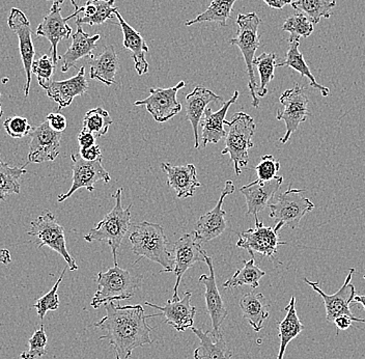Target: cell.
I'll return each mask as SVG.
<instances>
[{"label": "cell", "instance_id": "obj_1", "mask_svg": "<svg viewBox=\"0 0 365 359\" xmlns=\"http://www.w3.org/2000/svg\"><path fill=\"white\" fill-rule=\"evenodd\" d=\"M106 315L93 325L105 331L100 340H108L115 351V359H129L138 347L152 345L154 327L148 324V315L140 304L122 306L114 303L104 305Z\"/></svg>", "mask_w": 365, "mask_h": 359}, {"label": "cell", "instance_id": "obj_2", "mask_svg": "<svg viewBox=\"0 0 365 359\" xmlns=\"http://www.w3.org/2000/svg\"><path fill=\"white\" fill-rule=\"evenodd\" d=\"M132 251L138 256V261L145 258L163 267V271L173 272L175 260L170 241L164 233L163 228L158 223L143 221L135 226V231L130 235ZM136 261L135 263H138Z\"/></svg>", "mask_w": 365, "mask_h": 359}, {"label": "cell", "instance_id": "obj_3", "mask_svg": "<svg viewBox=\"0 0 365 359\" xmlns=\"http://www.w3.org/2000/svg\"><path fill=\"white\" fill-rule=\"evenodd\" d=\"M96 281L98 290L91 305L97 310L106 303L133 298L140 288L143 276L132 275L129 270L120 268L118 263H114L113 268L99 272Z\"/></svg>", "mask_w": 365, "mask_h": 359}, {"label": "cell", "instance_id": "obj_4", "mask_svg": "<svg viewBox=\"0 0 365 359\" xmlns=\"http://www.w3.org/2000/svg\"><path fill=\"white\" fill-rule=\"evenodd\" d=\"M122 193V188L116 191L113 196L115 198V205L113 210L84 236V240L88 243L95 241L107 242L110 246L114 263H118V249L131 226L132 205L128 206L125 209L123 208Z\"/></svg>", "mask_w": 365, "mask_h": 359}, {"label": "cell", "instance_id": "obj_5", "mask_svg": "<svg viewBox=\"0 0 365 359\" xmlns=\"http://www.w3.org/2000/svg\"><path fill=\"white\" fill-rule=\"evenodd\" d=\"M225 125L230 127V131L221 155H230L236 175L240 176L242 168H246L250 162V150L255 146L252 137L257 125L250 114L244 113H235L232 121H225Z\"/></svg>", "mask_w": 365, "mask_h": 359}, {"label": "cell", "instance_id": "obj_6", "mask_svg": "<svg viewBox=\"0 0 365 359\" xmlns=\"http://www.w3.org/2000/svg\"><path fill=\"white\" fill-rule=\"evenodd\" d=\"M261 22V18L257 15V13L239 14L237 17V24L239 27L237 36L230 40V45L237 46L239 48L245 61L248 77H250L248 88L252 98V106L255 108H259V99L257 95V84L255 80V70H253V66H255L253 61L255 59V52L261 45L259 34Z\"/></svg>", "mask_w": 365, "mask_h": 359}, {"label": "cell", "instance_id": "obj_7", "mask_svg": "<svg viewBox=\"0 0 365 359\" xmlns=\"http://www.w3.org/2000/svg\"><path fill=\"white\" fill-rule=\"evenodd\" d=\"M31 231L27 232L29 236L33 237L38 248L49 247L52 251L61 255L67 262L68 269L76 271L79 267L76 261L71 257L66 243L65 228L56 221V216L50 211L38 216L31 221Z\"/></svg>", "mask_w": 365, "mask_h": 359}, {"label": "cell", "instance_id": "obj_8", "mask_svg": "<svg viewBox=\"0 0 365 359\" xmlns=\"http://www.w3.org/2000/svg\"><path fill=\"white\" fill-rule=\"evenodd\" d=\"M305 191L289 186L287 191L280 193L274 202L269 203L271 218L275 219L276 223L296 230L303 217L314 209V203L303 196Z\"/></svg>", "mask_w": 365, "mask_h": 359}, {"label": "cell", "instance_id": "obj_9", "mask_svg": "<svg viewBox=\"0 0 365 359\" xmlns=\"http://www.w3.org/2000/svg\"><path fill=\"white\" fill-rule=\"evenodd\" d=\"M279 102L282 106L276 113V118L278 121H284L287 127L284 136L279 139L280 143L284 145L291 138L292 134L298 130L300 123H304L309 116V100L305 95V89L296 84L293 89H289L282 93Z\"/></svg>", "mask_w": 365, "mask_h": 359}, {"label": "cell", "instance_id": "obj_10", "mask_svg": "<svg viewBox=\"0 0 365 359\" xmlns=\"http://www.w3.org/2000/svg\"><path fill=\"white\" fill-rule=\"evenodd\" d=\"M355 272L356 270L354 268L349 270V273L346 275L344 285H342L339 291L332 295L326 294L319 288L318 281H310L307 278H304L305 283L309 285L314 292L318 293L322 299H323L326 308V319H327L328 322H334V320L337 317H341V315H349V317L352 318L354 322L365 323V319L355 317L350 308L351 303L354 301V297L356 296L355 285L351 283Z\"/></svg>", "mask_w": 365, "mask_h": 359}, {"label": "cell", "instance_id": "obj_11", "mask_svg": "<svg viewBox=\"0 0 365 359\" xmlns=\"http://www.w3.org/2000/svg\"><path fill=\"white\" fill-rule=\"evenodd\" d=\"M278 233L275 226H264L259 217H255V228L239 234L237 247L247 251L251 257L257 253L264 257L273 258L277 253L278 246L287 244L280 241Z\"/></svg>", "mask_w": 365, "mask_h": 359}, {"label": "cell", "instance_id": "obj_12", "mask_svg": "<svg viewBox=\"0 0 365 359\" xmlns=\"http://www.w3.org/2000/svg\"><path fill=\"white\" fill-rule=\"evenodd\" d=\"M186 86L180 81L173 88H150L147 99L134 103L135 106H145L150 116L158 123H165L182 111V104L177 100L178 91Z\"/></svg>", "mask_w": 365, "mask_h": 359}, {"label": "cell", "instance_id": "obj_13", "mask_svg": "<svg viewBox=\"0 0 365 359\" xmlns=\"http://www.w3.org/2000/svg\"><path fill=\"white\" fill-rule=\"evenodd\" d=\"M73 166V183L70 191L65 194H61L57 198V202L63 203V201L71 198L80 188L88 189V191H95L96 183L103 181L105 183L110 182L111 177L108 171L102 166L103 158L96 161H86L77 155H71Z\"/></svg>", "mask_w": 365, "mask_h": 359}, {"label": "cell", "instance_id": "obj_14", "mask_svg": "<svg viewBox=\"0 0 365 359\" xmlns=\"http://www.w3.org/2000/svg\"><path fill=\"white\" fill-rule=\"evenodd\" d=\"M8 25L11 31L17 34L18 39H19L20 56H21L23 68H24L25 75H26L24 95L25 97H29L31 76H33L31 68H33L34 56H36L31 22H29L26 15L21 10L13 8L8 18Z\"/></svg>", "mask_w": 365, "mask_h": 359}, {"label": "cell", "instance_id": "obj_15", "mask_svg": "<svg viewBox=\"0 0 365 359\" xmlns=\"http://www.w3.org/2000/svg\"><path fill=\"white\" fill-rule=\"evenodd\" d=\"M29 159L27 163H44L54 161L61 152L63 133L50 127L47 121L34 128L31 132Z\"/></svg>", "mask_w": 365, "mask_h": 359}, {"label": "cell", "instance_id": "obj_16", "mask_svg": "<svg viewBox=\"0 0 365 359\" xmlns=\"http://www.w3.org/2000/svg\"><path fill=\"white\" fill-rule=\"evenodd\" d=\"M235 191L236 187L232 181L227 180L215 207L198 219L193 233L198 243L211 241L225 232L227 228V223L225 221L227 212L223 210V203L225 198L234 193Z\"/></svg>", "mask_w": 365, "mask_h": 359}, {"label": "cell", "instance_id": "obj_17", "mask_svg": "<svg viewBox=\"0 0 365 359\" xmlns=\"http://www.w3.org/2000/svg\"><path fill=\"white\" fill-rule=\"evenodd\" d=\"M204 251L202 244L196 241L194 234H185L173 244V256L175 260L173 273L177 278L175 288H173V301L180 300L178 290H179L182 275L196 263L205 262Z\"/></svg>", "mask_w": 365, "mask_h": 359}, {"label": "cell", "instance_id": "obj_18", "mask_svg": "<svg viewBox=\"0 0 365 359\" xmlns=\"http://www.w3.org/2000/svg\"><path fill=\"white\" fill-rule=\"evenodd\" d=\"M205 261L210 269L209 274H202L200 276V283L205 285V305H207V314L211 318L212 321V335L217 338L222 335L220 331V327L222 325L223 321L227 319L228 312L227 306L223 303L222 297L219 293L218 287H217L215 271H214L213 260L207 255L204 251Z\"/></svg>", "mask_w": 365, "mask_h": 359}, {"label": "cell", "instance_id": "obj_19", "mask_svg": "<svg viewBox=\"0 0 365 359\" xmlns=\"http://www.w3.org/2000/svg\"><path fill=\"white\" fill-rule=\"evenodd\" d=\"M61 13V6L52 4L49 14L45 16L43 22L36 29V34L47 39L51 44L52 59L56 65L57 61H61V56L57 54L58 43L61 40H68L72 36V27L68 24V21L72 18L77 17L81 13V10L79 8L67 18H63Z\"/></svg>", "mask_w": 365, "mask_h": 359}, {"label": "cell", "instance_id": "obj_20", "mask_svg": "<svg viewBox=\"0 0 365 359\" xmlns=\"http://www.w3.org/2000/svg\"><path fill=\"white\" fill-rule=\"evenodd\" d=\"M191 297H192V293L186 292L184 297L179 301L170 299L163 306L148 303V301H145V304L150 308L159 310L162 312L161 315L165 317L166 323L168 325L179 333H184L187 329L192 328L194 317L196 315V308L191 304Z\"/></svg>", "mask_w": 365, "mask_h": 359}, {"label": "cell", "instance_id": "obj_21", "mask_svg": "<svg viewBox=\"0 0 365 359\" xmlns=\"http://www.w3.org/2000/svg\"><path fill=\"white\" fill-rule=\"evenodd\" d=\"M282 182L284 177L276 176L273 180L268 182L257 179L250 184L241 187L240 192L245 196L247 203V215H255V218L259 212L268 207L270 201L282 186Z\"/></svg>", "mask_w": 365, "mask_h": 359}, {"label": "cell", "instance_id": "obj_22", "mask_svg": "<svg viewBox=\"0 0 365 359\" xmlns=\"http://www.w3.org/2000/svg\"><path fill=\"white\" fill-rule=\"evenodd\" d=\"M88 90L86 79V68H80L78 74L63 81H52L45 89L48 97L58 104V111L72 104L75 97L84 95Z\"/></svg>", "mask_w": 365, "mask_h": 359}, {"label": "cell", "instance_id": "obj_23", "mask_svg": "<svg viewBox=\"0 0 365 359\" xmlns=\"http://www.w3.org/2000/svg\"><path fill=\"white\" fill-rule=\"evenodd\" d=\"M161 168L168 175V185L175 191L179 198H192L196 188L202 186L197 179V171L193 164L173 166L161 163Z\"/></svg>", "mask_w": 365, "mask_h": 359}, {"label": "cell", "instance_id": "obj_24", "mask_svg": "<svg viewBox=\"0 0 365 359\" xmlns=\"http://www.w3.org/2000/svg\"><path fill=\"white\" fill-rule=\"evenodd\" d=\"M239 91L234 93V96L223 103L218 111H213L211 108H207L205 111V116L200 122L202 126V139L204 146L209 143H218L222 138L227 137V131L225 130V116L228 109L234 103H236L239 98Z\"/></svg>", "mask_w": 365, "mask_h": 359}, {"label": "cell", "instance_id": "obj_25", "mask_svg": "<svg viewBox=\"0 0 365 359\" xmlns=\"http://www.w3.org/2000/svg\"><path fill=\"white\" fill-rule=\"evenodd\" d=\"M223 99L209 89L196 86L192 93L186 97V118L191 123L193 128L194 139L195 145L194 148H200V136H198V125L202 122V116L205 111V107L210 103H221Z\"/></svg>", "mask_w": 365, "mask_h": 359}, {"label": "cell", "instance_id": "obj_26", "mask_svg": "<svg viewBox=\"0 0 365 359\" xmlns=\"http://www.w3.org/2000/svg\"><path fill=\"white\" fill-rule=\"evenodd\" d=\"M101 39L100 34H95L91 36L82 29L81 25L77 24V31L72 36V45L68 47L67 52L61 56L63 61L61 71L68 72L71 68L75 67V64L79 59L90 56L93 59L95 56L93 50L96 49V44Z\"/></svg>", "mask_w": 365, "mask_h": 359}, {"label": "cell", "instance_id": "obj_27", "mask_svg": "<svg viewBox=\"0 0 365 359\" xmlns=\"http://www.w3.org/2000/svg\"><path fill=\"white\" fill-rule=\"evenodd\" d=\"M115 17L118 18V24H120L123 34H124V48L132 52V59L135 64L136 72L140 76L147 74L148 64L147 59H145V54H148V47L145 39L138 31L125 21L124 18L118 13V11L115 13Z\"/></svg>", "mask_w": 365, "mask_h": 359}, {"label": "cell", "instance_id": "obj_28", "mask_svg": "<svg viewBox=\"0 0 365 359\" xmlns=\"http://www.w3.org/2000/svg\"><path fill=\"white\" fill-rule=\"evenodd\" d=\"M91 59V79L98 80L107 86L116 84L115 76L120 69V59L113 45L107 46L101 54Z\"/></svg>", "mask_w": 365, "mask_h": 359}, {"label": "cell", "instance_id": "obj_29", "mask_svg": "<svg viewBox=\"0 0 365 359\" xmlns=\"http://www.w3.org/2000/svg\"><path fill=\"white\" fill-rule=\"evenodd\" d=\"M191 330L200 338V346L194 350V359H232V351L228 349L223 335L215 338L211 331H204L195 327Z\"/></svg>", "mask_w": 365, "mask_h": 359}, {"label": "cell", "instance_id": "obj_30", "mask_svg": "<svg viewBox=\"0 0 365 359\" xmlns=\"http://www.w3.org/2000/svg\"><path fill=\"white\" fill-rule=\"evenodd\" d=\"M299 46H300V39L295 38V36H289V49H287L285 59L282 63L277 64L276 68L285 67L294 69L297 72L300 73L301 77H307V79L309 80L310 86L312 89H316V90L321 91L323 97H328L330 93L329 89L317 82L312 71H310L309 67L307 66V61H304V56L299 50Z\"/></svg>", "mask_w": 365, "mask_h": 359}, {"label": "cell", "instance_id": "obj_31", "mask_svg": "<svg viewBox=\"0 0 365 359\" xmlns=\"http://www.w3.org/2000/svg\"><path fill=\"white\" fill-rule=\"evenodd\" d=\"M240 308L244 319L252 327L253 330L259 333L264 322L269 318V304L262 293H246L240 300Z\"/></svg>", "mask_w": 365, "mask_h": 359}, {"label": "cell", "instance_id": "obj_32", "mask_svg": "<svg viewBox=\"0 0 365 359\" xmlns=\"http://www.w3.org/2000/svg\"><path fill=\"white\" fill-rule=\"evenodd\" d=\"M115 0H88L80 8L83 16H77L76 24L101 25L107 20L113 19L118 8L114 6Z\"/></svg>", "mask_w": 365, "mask_h": 359}, {"label": "cell", "instance_id": "obj_33", "mask_svg": "<svg viewBox=\"0 0 365 359\" xmlns=\"http://www.w3.org/2000/svg\"><path fill=\"white\" fill-rule=\"evenodd\" d=\"M287 315L284 319L278 324V329H279V340L280 348L278 352V356L276 359H284L285 350L287 348V345L298 337L303 329L304 325L301 323L296 310V297L293 296L291 298L287 308H284Z\"/></svg>", "mask_w": 365, "mask_h": 359}, {"label": "cell", "instance_id": "obj_34", "mask_svg": "<svg viewBox=\"0 0 365 359\" xmlns=\"http://www.w3.org/2000/svg\"><path fill=\"white\" fill-rule=\"evenodd\" d=\"M243 268L237 270L236 273L223 283L225 289H234L242 285H250L253 289L259 288V280L266 275V272L255 265V257H251L250 261H243Z\"/></svg>", "mask_w": 365, "mask_h": 359}, {"label": "cell", "instance_id": "obj_35", "mask_svg": "<svg viewBox=\"0 0 365 359\" xmlns=\"http://www.w3.org/2000/svg\"><path fill=\"white\" fill-rule=\"evenodd\" d=\"M335 6L336 0H295L292 2L293 9L304 14L314 24H319L322 18L329 19Z\"/></svg>", "mask_w": 365, "mask_h": 359}, {"label": "cell", "instance_id": "obj_36", "mask_svg": "<svg viewBox=\"0 0 365 359\" xmlns=\"http://www.w3.org/2000/svg\"><path fill=\"white\" fill-rule=\"evenodd\" d=\"M237 0H212L209 8L204 13L198 15L195 19L186 21L185 25L196 24V23L202 22H217L221 26H227L228 18L232 15V8Z\"/></svg>", "mask_w": 365, "mask_h": 359}, {"label": "cell", "instance_id": "obj_37", "mask_svg": "<svg viewBox=\"0 0 365 359\" xmlns=\"http://www.w3.org/2000/svg\"><path fill=\"white\" fill-rule=\"evenodd\" d=\"M26 166L16 168L0 159V201L6 200L11 194H20V180L26 173Z\"/></svg>", "mask_w": 365, "mask_h": 359}, {"label": "cell", "instance_id": "obj_38", "mask_svg": "<svg viewBox=\"0 0 365 359\" xmlns=\"http://www.w3.org/2000/svg\"><path fill=\"white\" fill-rule=\"evenodd\" d=\"M113 123L108 111L97 107V108L91 109L86 113L82 122V129L88 130L96 137H102L107 134L109 127Z\"/></svg>", "mask_w": 365, "mask_h": 359}, {"label": "cell", "instance_id": "obj_39", "mask_svg": "<svg viewBox=\"0 0 365 359\" xmlns=\"http://www.w3.org/2000/svg\"><path fill=\"white\" fill-rule=\"evenodd\" d=\"M276 59L277 56L275 54H262L261 56L255 57L253 65L259 71V79H261V86L257 91V95L259 98L266 97L268 93V84L275 77Z\"/></svg>", "mask_w": 365, "mask_h": 359}, {"label": "cell", "instance_id": "obj_40", "mask_svg": "<svg viewBox=\"0 0 365 359\" xmlns=\"http://www.w3.org/2000/svg\"><path fill=\"white\" fill-rule=\"evenodd\" d=\"M282 31L289 33L291 36L295 38H308L314 33V23L304 15V14L296 13L285 20L282 25Z\"/></svg>", "mask_w": 365, "mask_h": 359}, {"label": "cell", "instance_id": "obj_41", "mask_svg": "<svg viewBox=\"0 0 365 359\" xmlns=\"http://www.w3.org/2000/svg\"><path fill=\"white\" fill-rule=\"evenodd\" d=\"M67 269L68 268H65L63 269V271L61 272V276H59L58 280H57L53 288H52L47 294H45L44 296L38 299V300L36 301V303L34 304V308H36V312H38V318H40L41 321H44L45 315L47 314V312H49V310H58L59 298L58 295H57V290H58L61 280H63V276H65Z\"/></svg>", "mask_w": 365, "mask_h": 359}, {"label": "cell", "instance_id": "obj_42", "mask_svg": "<svg viewBox=\"0 0 365 359\" xmlns=\"http://www.w3.org/2000/svg\"><path fill=\"white\" fill-rule=\"evenodd\" d=\"M56 65L54 64L52 57L47 56H42L40 59L34 61L31 72L36 75L38 79V84L41 88L45 89L51 84L52 76L56 72Z\"/></svg>", "mask_w": 365, "mask_h": 359}, {"label": "cell", "instance_id": "obj_43", "mask_svg": "<svg viewBox=\"0 0 365 359\" xmlns=\"http://www.w3.org/2000/svg\"><path fill=\"white\" fill-rule=\"evenodd\" d=\"M48 338L46 335L44 325H41L38 330L34 331L33 337L29 338V349L27 351H23L20 354L21 359H38L43 358L47 354Z\"/></svg>", "mask_w": 365, "mask_h": 359}, {"label": "cell", "instance_id": "obj_44", "mask_svg": "<svg viewBox=\"0 0 365 359\" xmlns=\"http://www.w3.org/2000/svg\"><path fill=\"white\" fill-rule=\"evenodd\" d=\"M4 127L6 133L13 138H23V137L31 134V130H33L29 120L22 116H11V118H6L4 121Z\"/></svg>", "mask_w": 365, "mask_h": 359}, {"label": "cell", "instance_id": "obj_45", "mask_svg": "<svg viewBox=\"0 0 365 359\" xmlns=\"http://www.w3.org/2000/svg\"><path fill=\"white\" fill-rule=\"evenodd\" d=\"M255 169L257 173V179L268 182L273 180L276 177V173L279 171L280 162L272 155H264L259 166H255Z\"/></svg>", "mask_w": 365, "mask_h": 359}, {"label": "cell", "instance_id": "obj_46", "mask_svg": "<svg viewBox=\"0 0 365 359\" xmlns=\"http://www.w3.org/2000/svg\"><path fill=\"white\" fill-rule=\"evenodd\" d=\"M50 127L56 132H61L63 133L67 128V118L63 114L59 113H51L48 114L46 118Z\"/></svg>", "mask_w": 365, "mask_h": 359}, {"label": "cell", "instance_id": "obj_47", "mask_svg": "<svg viewBox=\"0 0 365 359\" xmlns=\"http://www.w3.org/2000/svg\"><path fill=\"white\" fill-rule=\"evenodd\" d=\"M79 156L86 161H96V160L103 158L101 150L97 145L88 146V148H80Z\"/></svg>", "mask_w": 365, "mask_h": 359}, {"label": "cell", "instance_id": "obj_48", "mask_svg": "<svg viewBox=\"0 0 365 359\" xmlns=\"http://www.w3.org/2000/svg\"><path fill=\"white\" fill-rule=\"evenodd\" d=\"M80 148H88L96 145V136L88 130L82 129L77 136Z\"/></svg>", "mask_w": 365, "mask_h": 359}, {"label": "cell", "instance_id": "obj_49", "mask_svg": "<svg viewBox=\"0 0 365 359\" xmlns=\"http://www.w3.org/2000/svg\"><path fill=\"white\" fill-rule=\"evenodd\" d=\"M353 322L354 320L349 315H341V317H337L333 323L336 325L339 330H346L352 326Z\"/></svg>", "mask_w": 365, "mask_h": 359}, {"label": "cell", "instance_id": "obj_50", "mask_svg": "<svg viewBox=\"0 0 365 359\" xmlns=\"http://www.w3.org/2000/svg\"><path fill=\"white\" fill-rule=\"evenodd\" d=\"M267 6H270L272 9H277V10H282L287 4H292L293 0H262Z\"/></svg>", "mask_w": 365, "mask_h": 359}, {"label": "cell", "instance_id": "obj_51", "mask_svg": "<svg viewBox=\"0 0 365 359\" xmlns=\"http://www.w3.org/2000/svg\"><path fill=\"white\" fill-rule=\"evenodd\" d=\"M11 257L10 251L8 249H0V263L4 265L11 264Z\"/></svg>", "mask_w": 365, "mask_h": 359}, {"label": "cell", "instance_id": "obj_52", "mask_svg": "<svg viewBox=\"0 0 365 359\" xmlns=\"http://www.w3.org/2000/svg\"><path fill=\"white\" fill-rule=\"evenodd\" d=\"M354 303L361 304L362 308L365 310V296L364 295H356L354 297Z\"/></svg>", "mask_w": 365, "mask_h": 359}, {"label": "cell", "instance_id": "obj_53", "mask_svg": "<svg viewBox=\"0 0 365 359\" xmlns=\"http://www.w3.org/2000/svg\"><path fill=\"white\" fill-rule=\"evenodd\" d=\"M51 1H53V4H56V6H63V1L65 0H51ZM71 2H72L73 6H74L75 11L78 10V6H77L76 1L75 0H70Z\"/></svg>", "mask_w": 365, "mask_h": 359}, {"label": "cell", "instance_id": "obj_54", "mask_svg": "<svg viewBox=\"0 0 365 359\" xmlns=\"http://www.w3.org/2000/svg\"><path fill=\"white\" fill-rule=\"evenodd\" d=\"M2 113H4V111H2L1 105H0V118H1Z\"/></svg>", "mask_w": 365, "mask_h": 359}, {"label": "cell", "instance_id": "obj_55", "mask_svg": "<svg viewBox=\"0 0 365 359\" xmlns=\"http://www.w3.org/2000/svg\"><path fill=\"white\" fill-rule=\"evenodd\" d=\"M364 278H365V275H364Z\"/></svg>", "mask_w": 365, "mask_h": 359}]
</instances>
